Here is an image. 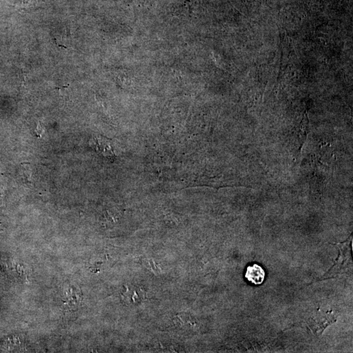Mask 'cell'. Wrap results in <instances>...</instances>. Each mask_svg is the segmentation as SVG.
<instances>
[{"label": "cell", "mask_w": 353, "mask_h": 353, "mask_svg": "<svg viewBox=\"0 0 353 353\" xmlns=\"http://www.w3.org/2000/svg\"><path fill=\"white\" fill-rule=\"evenodd\" d=\"M265 269L261 265L254 264L252 265H248L247 268L246 278L251 283L259 285L265 281Z\"/></svg>", "instance_id": "cell-3"}, {"label": "cell", "mask_w": 353, "mask_h": 353, "mask_svg": "<svg viewBox=\"0 0 353 353\" xmlns=\"http://www.w3.org/2000/svg\"><path fill=\"white\" fill-rule=\"evenodd\" d=\"M63 293L65 303L70 307H77L82 301V294L80 290L75 286H66Z\"/></svg>", "instance_id": "cell-2"}, {"label": "cell", "mask_w": 353, "mask_h": 353, "mask_svg": "<svg viewBox=\"0 0 353 353\" xmlns=\"http://www.w3.org/2000/svg\"><path fill=\"white\" fill-rule=\"evenodd\" d=\"M336 322V317L332 311L321 314L318 313L316 316L309 319L308 326L311 331L317 335H321L327 326Z\"/></svg>", "instance_id": "cell-1"}]
</instances>
